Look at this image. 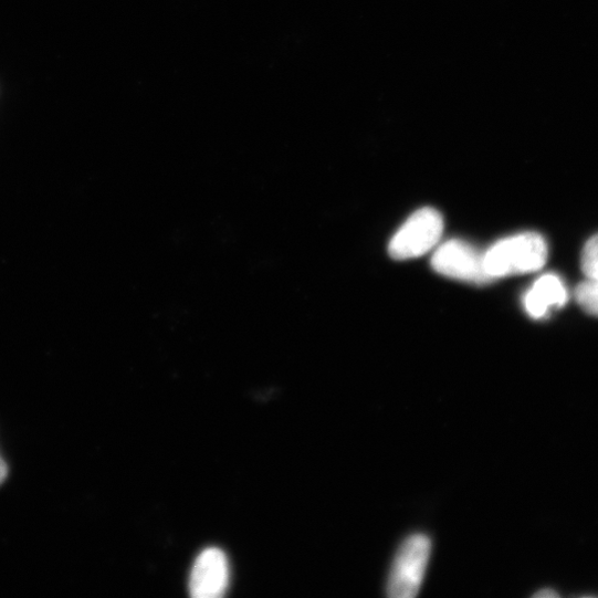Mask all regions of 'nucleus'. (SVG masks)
<instances>
[{
  "label": "nucleus",
  "mask_w": 598,
  "mask_h": 598,
  "mask_svg": "<svg viewBox=\"0 0 598 598\" xmlns=\"http://www.w3.org/2000/svg\"><path fill=\"white\" fill-rule=\"evenodd\" d=\"M545 240L536 233L504 239L484 253V267L494 281L541 270L547 261Z\"/></svg>",
  "instance_id": "f257e3e1"
},
{
  "label": "nucleus",
  "mask_w": 598,
  "mask_h": 598,
  "mask_svg": "<svg viewBox=\"0 0 598 598\" xmlns=\"http://www.w3.org/2000/svg\"><path fill=\"white\" fill-rule=\"evenodd\" d=\"M431 553L427 535L409 536L400 546L390 569L387 592L392 598L415 597L423 581Z\"/></svg>",
  "instance_id": "f03ea898"
},
{
  "label": "nucleus",
  "mask_w": 598,
  "mask_h": 598,
  "mask_svg": "<svg viewBox=\"0 0 598 598\" xmlns=\"http://www.w3.org/2000/svg\"><path fill=\"white\" fill-rule=\"evenodd\" d=\"M443 232L441 214L431 208L415 212L389 244L394 260H411L428 253L440 241Z\"/></svg>",
  "instance_id": "7ed1b4c3"
},
{
  "label": "nucleus",
  "mask_w": 598,
  "mask_h": 598,
  "mask_svg": "<svg viewBox=\"0 0 598 598\" xmlns=\"http://www.w3.org/2000/svg\"><path fill=\"white\" fill-rule=\"evenodd\" d=\"M431 264L436 272L453 280L475 285L493 281L484 267V253L460 240L441 245L432 256Z\"/></svg>",
  "instance_id": "20e7f679"
},
{
  "label": "nucleus",
  "mask_w": 598,
  "mask_h": 598,
  "mask_svg": "<svg viewBox=\"0 0 598 598\" xmlns=\"http://www.w3.org/2000/svg\"><path fill=\"white\" fill-rule=\"evenodd\" d=\"M230 583V566L225 554L217 547L203 550L190 576V592L195 598H219Z\"/></svg>",
  "instance_id": "39448f33"
},
{
  "label": "nucleus",
  "mask_w": 598,
  "mask_h": 598,
  "mask_svg": "<svg viewBox=\"0 0 598 598\" xmlns=\"http://www.w3.org/2000/svg\"><path fill=\"white\" fill-rule=\"evenodd\" d=\"M568 294L562 280L554 274L539 277L524 298L527 314L535 318H543L552 308H558L566 304Z\"/></svg>",
  "instance_id": "423d86ee"
},
{
  "label": "nucleus",
  "mask_w": 598,
  "mask_h": 598,
  "mask_svg": "<svg viewBox=\"0 0 598 598\" xmlns=\"http://www.w3.org/2000/svg\"><path fill=\"white\" fill-rule=\"evenodd\" d=\"M575 300L587 314L598 317V280L586 277L575 290Z\"/></svg>",
  "instance_id": "0eeeda50"
},
{
  "label": "nucleus",
  "mask_w": 598,
  "mask_h": 598,
  "mask_svg": "<svg viewBox=\"0 0 598 598\" xmlns=\"http://www.w3.org/2000/svg\"><path fill=\"white\" fill-rule=\"evenodd\" d=\"M580 264L585 277L598 280V234L584 246Z\"/></svg>",
  "instance_id": "6e6552de"
},
{
  "label": "nucleus",
  "mask_w": 598,
  "mask_h": 598,
  "mask_svg": "<svg viewBox=\"0 0 598 598\" xmlns=\"http://www.w3.org/2000/svg\"><path fill=\"white\" fill-rule=\"evenodd\" d=\"M559 595L554 589L544 588L542 590H538L533 595V597L537 598H553L558 597Z\"/></svg>",
  "instance_id": "1a4fd4ad"
},
{
  "label": "nucleus",
  "mask_w": 598,
  "mask_h": 598,
  "mask_svg": "<svg viewBox=\"0 0 598 598\" xmlns=\"http://www.w3.org/2000/svg\"><path fill=\"white\" fill-rule=\"evenodd\" d=\"M9 474V468L2 455H0V484H2Z\"/></svg>",
  "instance_id": "9d476101"
}]
</instances>
